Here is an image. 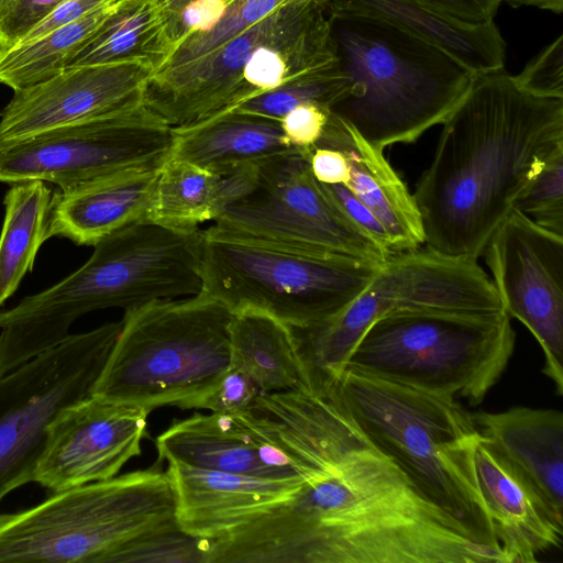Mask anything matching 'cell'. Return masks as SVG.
I'll return each instance as SVG.
<instances>
[{
  "instance_id": "cell-1",
  "label": "cell",
  "mask_w": 563,
  "mask_h": 563,
  "mask_svg": "<svg viewBox=\"0 0 563 563\" xmlns=\"http://www.w3.org/2000/svg\"><path fill=\"white\" fill-rule=\"evenodd\" d=\"M413 194L427 247L477 261L517 199L563 152V99L523 89L504 67L476 74Z\"/></svg>"
},
{
  "instance_id": "cell-2",
  "label": "cell",
  "mask_w": 563,
  "mask_h": 563,
  "mask_svg": "<svg viewBox=\"0 0 563 563\" xmlns=\"http://www.w3.org/2000/svg\"><path fill=\"white\" fill-rule=\"evenodd\" d=\"M202 231L152 220L100 240L89 260L55 285L0 311V375L58 345L81 316L124 311L201 291Z\"/></svg>"
},
{
  "instance_id": "cell-3",
  "label": "cell",
  "mask_w": 563,
  "mask_h": 563,
  "mask_svg": "<svg viewBox=\"0 0 563 563\" xmlns=\"http://www.w3.org/2000/svg\"><path fill=\"white\" fill-rule=\"evenodd\" d=\"M328 16L349 82L330 111L373 145L416 142L467 92L474 74L442 49L382 20Z\"/></svg>"
},
{
  "instance_id": "cell-4",
  "label": "cell",
  "mask_w": 563,
  "mask_h": 563,
  "mask_svg": "<svg viewBox=\"0 0 563 563\" xmlns=\"http://www.w3.org/2000/svg\"><path fill=\"white\" fill-rule=\"evenodd\" d=\"M336 379L349 415L372 446L421 497L500 551L471 471L470 446L478 433L472 412L452 397L349 371Z\"/></svg>"
},
{
  "instance_id": "cell-5",
  "label": "cell",
  "mask_w": 563,
  "mask_h": 563,
  "mask_svg": "<svg viewBox=\"0 0 563 563\" xmlns=\"http://www.w3.org/2000/svg\"><path fill=\"white\" fill-rule=\"evenodd\" d=\"M231 318L203 291L124 311L92 395L150 411L200 395L231 367Z\"/></svg>"
},
{
  "instance_id": "cell-6",
  "label": "cell",
  "mask_w": 563,
  "mask_h": 563,
  "mask_svg": "<svg viewBox=\"0 0 563 563\" xmlns=\"http://www.w3.org/2000/svg\"><path fill=\"white\" fill-rule=\"evenodd\" d=\"M515 339L505 311H397L367 328L342 371L476 406L506 369Z\"/></svg>"
},
{
  "instance_id": "cell-7",
  "label": "cell",
  "mask_w": 563,
  "mask_h": 563,
  "mask_svg": "<svg viewBox=\"0 0 563 563\" xmlns=\"http://www.w3.org/2000/svg\"><path fill=\"white\" fill-rule=\"evenodd\" d=\"M177 525L166 471H133L0 515V562L93 563L125 541Z\"/></svg>"
},
{
  "instance_id": "cell-8",
  "label": "cell",
  "mask_w": 563,
  "mask_h": 563,
  "mask_svg": "<svg viewBox=\"0 0 563 563\" xmlns=\"http://www.w3.org/2000/svg\"><path fill=\"white\" fill-rule=\"evenodd\" d=\"M379 267L202 230L201 291L232 311L257 309L290 328L313 327L336 316Z\"/></svg>"
},
{
  "instance_id": "cell-9",
  "label": "cell",
  "mask_w": 563,
  "mask_h": 563,
  "mask_svg": "<svg viewBox=\"0 0 563 563\" xmlns=\"http://www.w3.org/2000/svg\"><path fill=\"white\" fill-rule=\"evenodd\" d=\"M404 310L505 311L490 277L477 261L418 247L394 253L366 288L336 316L291 331L307 367L336 376L373 322Z\"/></svg>"
},
{
  "instance_id": "cell-10",
  "label": "cell",
  "mask_w": 563,
  "mask_h": 563,
  "mask_svg": "<svg viewBox=\"0 0 563 563\" xmlns=\"http://www.w3.org/2000/svg\"><path fill=\"white\" fill-rule=\"evenodd\" d=\"M311 151L292 150L257 166L253 186L223 208L213 232L280 247L354 258L375 266L384 252L313 177Z\"/></svg>"
},
{
  "instance_id": "cell-11",
  "label": "cell",
  "mask_w": 563,
  "mask_h": 563,
  "mask_svg": "<svg viewBox=\"0 0 563 563\" xmlns=\"http://www.w3.org/2000/svg\"><path fill=\"white\" fill-rule=\"evenodd\" d=\"M121 327V321L108 322L69 334L0 376V504L33 482L57 416L92 395Z\"/></svg>"
},
{
  "instance_id": "cell-12",
  "label": "cell",
  "mask_w": 563,
  "mask_h": 563,
  "mask_svg": "<svg viewBox=\"0 0 563 563\" xmlns=\"http://www.w3.org/2000/svg\"><path fill=\"white\" fill-rule=\"evenodd\" d=\"M174 130L142 104L0 145V183L42 180L58 190L117 173L162 166Z\"/></svg>"
},
{
  "instance_id": "cell-13",
  "label": "cell",
  "mask_w": 563,
  "mask_h": 563,
  "mask_svg": "<svg viewBox=\"0 0 563 563\" xmlns=\"http://www.w3.org/2000/svg\"><path fill=\"white\" fill-rule=\"evenodd\" d=\"M483 255L505 312L534 336L543 373L563 395V235L517 209L494 231Z\"/></svg>"
},
{
  "instance_id": "cell-14",
  "label": "cell",
  "mask_w": 563,
  "mask_h": 563,
  "mask_svg": "<svg viewBox=\"0 0 563 563\" xmlns=\"http://www.w3.org/2000/svg\"><path fill=\"white\" fill-rule=\"evenodd\" d=\"M154 73L144 60L79 66L16 90L0 114V145L145 104Z\"/></svg>"
},
{
  "instance_id": "cell-15",
  "label": "cell",
  "mask_w": 563,
  "mask_h": 563,
  "mask_svg": "<svg viewBox=\"0 0 563 563\" xmlns=\"http://www.w3.org/2000/svg\"><path fill=\"white\" fill-rule=\"evenodd\" d=\"M150 412L93 395L65 408L48 428L33 482L56 493L117 476L141 454Z\"/></svg>"
},
{
  "instance_id": "cell-16",
  "label": "cell",
  "mask_w": 563,
  "mask_h": 563,
  "mask_svg": "<svg viewBox=\"0 0 563 563\" xmlns=\"http://www.w3.org/2000/svg\"><path fill=\"white\" fill-rule=\"evenodd\" d=\"M179 528L213 539L242 527L290 499L305 478L268 479L167 462Z\"/></svg>"
},
{
  "instance_id": "cell-17",
  "label": "cell",
  "mask_w": 563,
  "mask_h": 563,
  "mask_svg": "<svg viewBox=\"0 0 563 563\" xmlns=\"http://www.w3.org/2000/svg\"><path fill=\"white\" fill-rule=\"evenodd\" d=\"M472 417L478 433L563 526V413L514 407Z\"/></svg>"
},
{
  "instance_id": "cell-18",
  "label": "cell",
  "mask_w": 563,
  "mask_h": 563,
  "mask_svg": "<svg viewBox=\"0 0 563 563\" xmlns=\"http://www.w3.org/2000/svg\"><path fill=\"white\" fill-rule=\"evenodd\" d=\"M155 445L159 460L190 467L268 479L303 478L234 415L209 412L176 419Z\"/></svg>"
},
{
  "instance_id": "cell-19",
  "label": "cell",
  "mask_w": 563,
  "mask_h": 563,
  "mask_svg": "<svg viewBox=\"0 0 563 563\" xmlns=\"http://www.w3.org/2000/svg\"><path fill=\"white\" fill-rule=\"evenodd\" d=\"M470 462L476 490L506 563L536 562L538 554L561 548L563 526L552 519L479 433L472 440Z\"/></svg>"
},
{
  "instance_id": "cell-20",
  "label": "cell",
  "mask_w": 563,
  "mask_h": 563,
  "mask_svg": "<svg viewBox=\"0 0 563 563\" xmlns=\"http://www.w3.org/2000/svg\"><path fill=\"white\" fill-rule=\"evenodd\" d=\"M162 166L125 170L54 191L47 238L93 246L133 222L150 220Z\"/></svg>"
},
{
  "instance_id": "cell-21",
  "label": "cell",
  "mask_w": 563,
  "mask_h": 563,
  "mask_svg": "<svg viewBox=\"0 0 563 563\" xmlns=\"http://www.w3.org/2000/svg\"><path fill=\"white\" fill-rule=\"evenodd\" d=\"M314 146L333 147L345 155L350 168L345 186L383 224L395 253L415 250L424 243L415 197L385 158L384 150L369 143L331 111Z\"/></svg>"
},
{
  "instance_id": "cell-22",
  "label": "cell",
  "mask_w": 563,
  "mask_h": 563,
  "mask_svg": "<svg viewBox=\"0 0 563 563\" xmlns=\"http://www.w3.org/2000/svg\"><path fill=\"white\" fill-rule=\"evenodd\" d=\"M327 13L388 22L442 49L474 75L504 67L506 42L494 21L464 22L413 0H329Z\"/></svg>"
},
{
  "instance_id": "cell-23",
  "label": "cell",
  "mask_w": 563,
  "mask_h": 563,
  "mask_svg": "<svg viewBox=\"0 0 563 563\" xmlns=\"http://www.w3.org/2000/svg\"><path fill=\"white\" fill-rule=\"evenodd\" d=\"M173 130L172 157L216 174L258 166L296 150L285 139L278 120L234 110Z\"/></svg>"
},
{
  "instance_id": "cell-24",
  "label": "cell",
  "mask_w": 563,
  "mask_h": 563,
  "mask_svg": "<svg viewBox=\"0 0 563 563\" xmlns=\"http://www.w3.org/2000/svg\"><path fill=\"white\" fill-rule=\"evenodd\" d=\"M256 169L216 174L170 156L159 170L150 220L177 230L199 229L253 186Z\"/></svg>"
},
{
  "instance_id": "cell-25",
  "label": "cell",
  "mask_w": 563,
  "mask_h": 563,
  "mask_svg": "<svg viewBox=\"0 0 563 563\" xmlns=\"http://www.w3.org/2000/svg\"><path fill=\"white\" fill-rule=\"evenodd\" d=\"M229 334L231 367L249 375L262 393L310 385V371L286 323L264 311L243 308L232 311Z\"/></svg>"
},
{
  "instance_id": "cell-26",
  "label": "cell",
  "mask_w": 563,
  "mask_h": 563,
  "mask_svg": "<svg viewBox=\"0 0 563 563\" xmlns=\"http://www.w3.org/2000/svg\"><path fill=\"white\" fill-rule=\"evenodd\" d=\"M170 52L166 18L158 2L120 0L67 68L144 60L151 63L156 71Z\"/></svg>"
},
{
  "instance_id": "cell-27",
  "label": "cell",
  "mask_w": 563,
  "mask_h": 563,
  "mask_svg": "<svg viewBox=\"0 0 563 563\" xmlns=\"http://www.w3.org/2000/svg\"><path fill=\"white\" fill-rule=\"evenodd\" d=\"M53 196L54 190L42 180L12 184L4 195L0 233V307L33 271L37 252L48 240L47 221Z\"/></svg>"
},
{
  "instance_id": "cell-28",
  "label": "cell",
  "mask_w": 563,
  "mask_h": 563,
  "mask_svg": "<svg viewBox=\"0 0 563 563\" xmlns=\"http://www.w3.org/2000/svg\"><path fill=\"white\" fill-rule=\"evenodd\" d=\"M119 2L115 0L38 37L0 49V82L16 91L64 71Z\"/></svg>"
},
{
  "instance_id": "cell-29",
  "label": "cell",
  "mask_w": 563,
  "mask_h": 563,
  "mask_svg": "<svg viewBox=\"0 0 563 563\" xmlns=\"http://www.w3.org/2000/svg\"><path fill=\"white\" fill-rule=\"evenodd\" d=\"M347 89V79L338 63L247 99L232 110L280 121L290 110L305 103L331 109Z\"/></svg>"
},
{
  "instance_id": "cell-30",
  "label": "cell",
  "mask_w": 563,
  "mask_h": 563,
  "mask_svg": "<svg viewBox=\"0 0 563 563\" xmlns=\"http://www.w3.org/2000/svg\"><path fill=\"white\" fill-rule=\"evenodd\" d=\"M93 563H208V539L191 536L177 525L125 541Z\"/></svg>"
},
{
  "instance_id": "cell-31",
  "label": "cell",
  "mask_w": 563,
  "mask_h": 563,
  "mask_svg": "<svg viewBox=\"0 0 563 563\" xmlns=\"http://www.w3.org/2000/svg\"><path fill=\"white\" fill-rule=\"evenodd\" d=\"M295 1L298 0H231L221 19L209 31L186 38L157 70L188 63L209 53Z\"/></svg>"
},
{
  "instance_id": "cell-32",
  "label": "cell",
  "mask_w": 563,
  "mask_h": 563,
  "mask_svg": "<svg viewBox=\"0 0 563 563\" xmlns=\"http://www.w3.org/2000/svg\"><path fill=\"white\" fill-rule=\"evenodd\" d=\"M514 209L544 229L563 235V152L529 184Z\"/></svg>"
},
{
  "instance_id": "cell-33",
  "label": "cell",
  "mask_w": 563,
  "mask_h": 563,
  "mask_svg": "<svg viewBox=\"0 0 563 563\" xmlns=\"http://www.w3.org/2000/svg\"><path fill=\"white\" fill-rule=\"evenodd\" d=\"M261 393L249 375L230 367L208 390L180 402L178 408L236 415L247 409Z\"/></svg>"
},
{
  "instance_id": "cell-34",
  "label": "cell",
  "mask_w": 563,
  "mask_h": 563,
  "mask_svg": "<svg viewBox=\"0 0 563 563\" xmlns=\"http://www.w3.org/2000/svg\"><path fill=\"white\" fill-rule=\"evenodd\" d=\"M515 78L529 92L563 99V35L547 45Z\"/></svg>"
},
{
  "instance_id": "cell-35",
  "label": "cell",
  "mask_w": 563,
  "mask_h": 563,
  "mask_svg": "<svg viewBox=\"0 0 563 563\" xmlns=\"http://www.w3.org/2000/svg\"><path fill=\"white\" fill-rule=\"evenodd\" d=\"M63 0H0V49L21 43Z\"/></svg>"
},
{
  "instance_id": "cell-36",
  "label": "cell",
  "mask_w": 563,
  "mask_h": 563,
  "mask_svg": "<svg viewBox=\"0 0 563 563\" xmlns=\"http://www.w3.org/2000/svg\"><path fill=\"white\" fill-rule=\"evenodd\" d=\"M330 109L318 103L300 104L280 119L287 142L299 150L311 151L328 122Z\"/></svg>"
},
{
  "instance_id": "cell-37",
  "label": "cell",
  "mask_w": 563,
  "mask_h": 563,
  "mask_svg": "<svg viewBox=\"0 0 563 563\" xmlns=\"http://www.w3.org/2000/svg\"><path fill=\"white\" fill-rule=\"evenodd\" d=\"M321 186L336 202L345 216L373 242H375L387 254L391 255L395 253L393 251L390 238L383 224L345 185L321 184Z\"/></svg>"
},
{
  "instance_id": "cell-38",
  "label": "cell",
  "mask_w": 563,
  "mask_h": 563,
  "mask_svg": "<svg viewBox=\"0 0 563 563\" xmlns=\"http://www.w3.org/2000/svg\"><path fill=\"white\" fill-rule=\"evenodd\" d=\"M426 7L470 23H486L494 16L501 0H413Z\"/></svg>"
},
{
  "instance_id": "cell-39",
  "label": "cell",
  "mask_w": 563,
  "mask_h": 563,
  "mask_svg": "<svg viewBox=\"0 0 563 563\" xmlns=\"http://www.w3.org/2000/svg\"><path fill=\"white\" fill-rule=\"evenodd\" d=\"M310 168L313 177L321 184L346 185L350 178L345 155L333 147L313 146L310 153Z\"/></svg>"
},
{
  "instance_id": "cell-40",
  "label": "cell",
  "mask_w": 563,
  "mask_h": 563,
  "mask_svg": "<svg viewBox=\"0 0 563 563\" xmlns=\"http://www.w3.org/2000/svg\"><path fill=\"white\" fill-rule=\"evenodd\" d=\"M115 0H63L21 43L38 37L65 23L75 21Z\"/></svg>"
},
{
  "instance_id": "cell-41",
  "label": "cell",
  "mask_w": 563,
  "mask_h": 563,
  "mask_svg": "<svg viewBox=\"0 0 563 563\" xmlns=\"http://www.w3.org/2000/svg\"><path fill=\"white\" fill-rule=\"evenodd\" d=\"M501 2H506L515 7H534L553 13H562L563 11V0H501Z\"/></svg>"
},
{
  "instance_id": "cell-42",
  "label": "cell",
  "mask_w": 563,
  "mask_h": 563,
  "mask_svg": "<svg viewBox=\"0 0 563 563\" xmlns=\"http://www.w3.org/2000/svg\"><path fill=\"white\" fill-rule=\"evenodd\" d=\"M167 21L178 14L187 4L196 0H156Z\"/></svg>"
}]
</instances>
